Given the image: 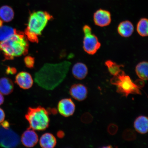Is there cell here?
<instances>
[{
  "label": "cell",
  "mask_w": 148,
  "mask_h": 148,
  "mask_svg": "<svg viewBox=\"0 0 148 148\" xmlns=\"http://www.w3.org/2000/svg\"><path fill=\"white\" fill-rule=\"evenodd\" d=\"M136 30L139 34L142 37H146L148 34V21L147 18H142L138 22Z\"/></svg>",
  "instance_id": "obj_20"
},
{
  "label": "cell",
  "mask_w": 148,
  "mask_h": 148,
  "mask_svg": "<svg viewBox=\"0 0 148 148\" xmlns=\"http://www.w3.org/2000/svg\"><path fill=\"white\" fill-rule=\"evenodd\" d=\"M3 21L1 19H0V27L2 26L3 25Z\"/></svg>",
  "instance_id": "obj_35"
},
{
  "label": "cell",
  "mask_w": 148,
  "mask_h": 148,
  "mask_svg": "<svg viewBox=\"0 0 148 148\" xmlns=\"http://www.w3.org/2000/svg\"><path fill=\"white\" fill-rule=\"evenodd\" d=\"M5 117V114L4 111L0 108V123L4 121Z\"/></svg>",
  "instance_id": "obj_29"
},
{
  "label": "cell",
  "mask_w": 148,
  "mask_h": 148,
  "mask_svg": "<svg viewBox=\"0 0 148 148\" xmlns=\"http://www.w3.org/2000/svg\"><path fill=\"white\" fill-rule=\"evenodd\" d=\"M137 86L140 88H143L144 86V83L143 80L140 79L137 80L136 82H134Z\"/></svg>",
  "instance_id": "obj_30"
},
{
  "label": "cell",
  "mask_w": 148,
  "mask_h": 148,
  "mask_svg": "<svg viewBox=\"0 0 148 148\" xmlns=\"http://www.w3.org/2000/svg\"><path fill=\"white\" fill-rule=\"evenodd\" d=\"M93 19L96 25L102 27L107 26L112 21L110 12L102 9H99L94 13Z\"/></svg>",
  "instance_id": "obj_9"
},
{
  "label": "cell",
  "mask_w": 148,
  "mask_h": 148,
  "mask_svg": "<svg viewBox=\"0 0 148 148\" xmlns=\"http://www.w3.org/2000/svg\"><path fill=\"white\" fill-rule=\"evenodd\" d=\"M25 34L27 39L31 42L38 43L39 42L38 36L31 31H29L27 28L25 29Z\"/></svg>",
  "instance_id": "obj_24"
},
{
  "label": "cell",
  "mask_w": 148,
  "mask_h": 148,
  "mask_svg": "<svg viewBox=\"0 0 148 148\" xmlns=\"http://www.w3.org/2000/svg\"><path fill=\"white\" fill-rule=\"evenodd\" d=\"M117 30L120 36L124 38H128L134 33V27L131 22L126 20L120 23Z\"/></svg>",
  "instance_id": "obj_13"
},
{
  "label": "cell",
  "mask_w": 148,
  "mask_h": 148,
  "mask_svg": "<svg viewBox=\"0 0 148 148\" xmlns=\"http://www.w3.org/2000/svg\"><path fill=\"white\" fill-rule=\"evenodd\" d=\"M118 130V126L114 123H111L108 126L107 131L110 135H115L117 132Z\"/></svg>",
  "instance_id": "obj_27"
},
{
  "label": "cell",
  "mask_w": 148,
  "mask_h": 148,
  "mask_svg": "<svg viewBox=\"0 0 148 148\" xmlns=\"http://www.w3.org/2000/svg\"><path fill=\"white\" fill-rule=\"evenodd\" d=\"M14 89V84L12 79L6 77L0 79V92L7 95L12 93Z\"/></svg>",
  "instance_id": "obj_17"
},
{
  "label": "cell",
  "mask_w": 148,
  "mask_h": 148,
  "mask_svg": "<svg viewBox=\"0 0 148 148\" xmlns=\"http://www.w3.org/2000/svg\"><path fill=\"white\" fill-rule=\"evenodd\" d=\"M135 129L141 134H147L148 130V119L147 116H141L135 120L134 123Z\"/></svg>",
  "instance_id": "obj_15"
},
{
  "label": "cell",
  "mask_w": 148,
  "mask_h": 148,
  "mask_svg": "<svg viewBox=\"0 0 148 148\" xmlns=\"http://www.w3.org/2000/svg\"><path fill=\"white\" fill-rule=\"evenodd\" d=\"M24 62L25 66L29 69H32L34 67L35 58L34 57L28 56L24 59Z\"/></svg>",
  "instance_id": "obj_25"
},
{
  "label": "cell",
  "mask_w": 148,
  "mask_h": 148,
  "mask_svg": "<svg viewBox=\"0 0 148 148\" xmlns=\"http://www.w3.org/2000/svg\"><path fill=\"white\" fill-rule=\"evenodd\" d=\"M17 72V70L16 68L8 66L6 70V73L7 75H13L16 74Z\"/></svg>",
  "instance_id": "obj_28"
},
{
  "label": "cell",
  "mask_w": 148,
  "mask_h": 148,
  "mask_svg": "<svg viewBox=\"0 0 148 148\" xmlns=\"http://www.w3.org/2000/svg\"><path fill=\"white\" fill-rule=\"evenodd\" d=\"M53 18V16L46 11L33 12L29 15L27 28L38 36H41L48 22Z\"/></svg>",
  "instance_id": "obj_5"
},
{
  "label": "cell",
  "mask_w": 148,
  "mask_h": 148,
  "mask_svg": "<svg viewBox=\"0 0 148 148\" xmlns=\"http://www.w3.org/2000/svg\"><path fill=\"white\" fill-rule=\"evenodd\" d=\"M29 43L25 35L17 30L14 34L0 42V54L4 60H12L16 57L25 55L28 53Z\"/></svg>",
  "instance_id": "obj_2"
},
{
  "label": "cell",
  "mask_w": 148,
  "mask_h": 148,
  "mask_svg": "<svg viewBox=\"0 0 148 148\" xmlns=\"http://www.w3.org/2000/svg\"><path fill=\"white\" fill-rule=\"evenodd\" d=\"M87 66L82 62H77L74 64L72 68V73L74 77L79 80L84 79L88 74Z\"/></svg>",
  "instance_id": "obj_14"
},
{
  "label": "cell",
  "mask_w": 148,
  "mask_h": 148,
  "mask_svg": "<svg viewBox=\"0 0 148 148\" xmlns=\"http://www.w3.org/2000/svg\"><path fill=\"white\" fill-rule=\"evenodd\" d=\"M20 140L25 147H32L38 143V136L34 130L28 129L22 134Z\"/></svg>",
  "instance_id": "obj_11"
},
{
  "label": "cell",
  "mask_w": 148,
  "mask_h": 148,
  "mask_svg": "<svg viewBox=\"0 0 148 148\" xmlns=\"http://www.w3.org/2000/svg\"><path fill=\"white\" fill-rule=\"evenodd\" d=\"M71 64L68 61L56 64H45L35 73V82L46 90H53L65 78Z\"/></svg>",
  "instance_id": "obj_1"
},
{
  "label": "cell",
  "mask_w": 148,
  "mask_h": 148,
  "mask_svg": "<svg viewBox=\"0 0 148 148\" xmlns=\"http://www.w3.org/2000/svg\"><path fill=\"white\" fill-rule=\"evenodd\" d=\"M4 101V98L2 94L0 92V105L3 104Z\"/></svg>",
  "instance_id": "obj_33"
},
{
  "label": "cell",
  "mask_w": 148,
  "mask_h": 148,
  "mask_svg": "<svg viewBox=\"0 0 148 148\" xmlns=\"http://www.w3.org/2000/svg\"><path fill=\"white\" fill-rule=\"evenodd\" d=\"M57 140L53 134L46 133L42 134L40 139V147L43 148H53L57 144Z\"/></svg>",
  "instance_id": "obj_16"
},
{
  "label": "cell",
  "mask_w": 148,
  "mask_h": 148,
  "mask_svg": "<svg viewBox=\"0 0 148 148\" xmlns=\"http://www.w3.org/2000/svg\"><path fill=\"white\" fill-rule=\"evenodd\" d=\"M75 106L71 99L66 98L61 99L58 104V110L60 113L64 117L71 116L75 112Z\"/></svg>",
  "instance_id": "obj_8"
},
{
  "label": "cell",
  "mask_w": 148,
  "mask_h": 148,
  "mask_svg": "<svg viewBox=\"0 0 148 148\" xmlns=\"http://www.w3.org/2000/svg\"><path fill=\"white\" fill-rule=\"evenodd\" d=\"M123 138L127 141H133L136 139V134L135 131L132 129H127L123 131Z\"/></svg>",
  "instance_id": "obj_23"
},
{
  "label": "cell",
  "mask_w": 148,
  "mask_h": 148,
  "mask_svg": "<svg viewBox=\"0 0 148 148\" xmlns=\"http://www.w3.org/2000/svg\"><path fill=\"white\" fill-rule=\"evenodd\" d=\"M51 110V112L52 113L54 114H56L57 112V111L56 110H55V109H52Z\"/></svg>",
  "instance_id": "obj_34"
},
{
  "label": "cell",
  "mask_w": 148,
  "mask_h": 148,
  "mask_svg": "<svg viewBox=\"0 0 148 148\" xmlns=\"http://www.w3.org/2000/svg\"><path fill=\"white\" fill-rule=\"evenodd\" d=\"M17 30L8 26L3 25L0 27V42L3 41L12 36Z\"/></svg>",
  "instance_id": "obj_21"
},
{
  "label": "cell",
  "mask_w": 148,
  "mask_h": 148,
  "mask_svg": "<svg viewBox=\"0 0 148 148\" xmlns=\"http://www.w3.org/2000/svg\"><path fill=\"white\" fill-rule=\"evenodd\" d=\"M69 93L74 99L79 101H82L87 97L88 90L84 85L81 84H75L71 86Z\"/></svg>",
  "instance_id": "obj_12"
},
{
  "label": "cell",
  "mask_w": 148,
  "mask_h": 148,
  "mask_svg": "<svg viewBox=\"0 0 148 148\" xmlns=\"http://www.w3.org/2000/svg\"><path fill=\"white\" fill-rule=\"evenodd\" d=\"M15 82L20 88L24 90L31 88L33 84L32 76L25 71H21L17 74L15 77Z\"/></svg>",
  "instance_id": "obj_10"
},
{
  "label": "cell",
  "mask_w": 148,
  "mask_h": 148,
  "mask_svg": "<svg viewBox=\"0 0 148 148\" xmlns=\"http://www.w3.org/2000/svg\"><path fill=\"white\" fill-rule=\"evenodd\" d=\"M57 136L59 138H63L65 136L64 133V131H59L57 133Z\"/></svg>",
  "instance_id": "obj_31"
},
{
  "label": "cell",
  "mask_w": 148,
  "mask_h": 148,
  "mask_svg": "<svg viewBox=\"0 0 148 148\" xmlns=\"http://www.w3.org/2000/svg\"><path fill=\"white\" fill-rule=\"evenodd\" d=\"M81 120L83 123L89 124L92 123L93 120V117L90 113L87 112L84 113L81 116Z\"/></svg>",
  "instance_id": "obj_26"
},
{
  "label": "cell",
  "mask_w": 148,
  "mask_h": 148,
  "mask_svg": "<svg viewBox=\"0 0 148 148\" xmlns=\"http://www.w3.org/2000/svg\"><path fill=\"white\" fill-rule=\"evenodd\" d=\"M25 118L29 123V129L43 131L49 127L50 119L49 112L41 106L29 107Z\"/></svg>",
  "instance_id": "obj_3"
},
{
  "label": "cell",
  "mask_w": 148,
  "mask_h": 148,
  "mask_svg": "<svg viewBox=\"0 0 148 148\" xmlns=\"http://www.w3.org/2000/svg\"><path fill=\"white\" fill-rule=\"evenodd\" d=\"M18 135L12 129L5 128L0 125V146L6 148H14L20 144Z\"/></svg>",
  "instance_id": "obj_6"
},
{
  "label": "cell",
  "mask_w": 148,
  "mask_h": 148,
  "mask_svg": "<svg viewBox=\"0 0 148 148\" xmlns=\"http://www.w3.org/2000/svg\"><path fill=\"white\" fill-rule=\"evenodd\" d=\"M148 62L143 61L138 63L136 67L137 75L143 80L148 79Z\"/></svg>",
  "instance_id": "obj_19"
},
{
  "label": "cell",
  "mask_w": 148,
  "mask_h": 148,
  "mask_svg": "<svg viewBox=\"0 0 148 148\" xmlns=\"http://www.w3.org/2000/svg\"><path fill=\"white\" fill-rule=\"evenodd\" d=\"M1 125L5 128H8L9 127V123L7 121H3L1 123Z\"/></svg>",
  "instance_id": "obj_32"
},
{
  "label": "cell",
  "mask_w": 148,
  "mask_h": 148,
  "mask_svg": "<svg viewBox=\"0 0 148 148\" xmlns=\"http://www.w3.org/2000/svg\"><path fill=\"white\" fill-rule=\"evenodd\" d=\"M83 40V49L86 52L93 55L97 52L101 46L97 37L92 32L84 34Z\"/></svg>",
  "instance_id": "obj_7"
},
{
  "label": "cell",
  "mask_w": 148,
  "mask_h": 148,
  "mask_svg": "<svg viewBox=\"0 0 148 148\" xmlns=\"http://www.w3.org/2000/svg\"><path fill=\"white\" fill-rule=\"evenodd\" d=\"M14 15L13 9L10 6L5 5L0 8V19L3 22L9 23L12 21Z\"/></svg>",
  "instance_id": "obj_18"
},
{
  "label": "cell",
  "mask_w": 148,
  "mask_h": 148,
  "mask_svg": "<svg viewBox=\"0 0 148 148\" xmlns=\"http://www.w3.org/2000/svg\"><path fill=\"white\" fill-rule=\"evenodd\" d=\"M105 64L108 68L111 75L113 76L118 75L123 70L121 69V67H123V65L118 64L112 61L107 60L105 62Z\"/></svg>",
  "instance_id": "obj_22"
},
{
  "label": "cell",
  "mask_w": 148,
  "mask_h": 148,
  "mask_svg": "<svg viewBox=\"0 0 148 148\" xmlns=\"http://www.w3.org/2000/svg\"><path fill=\"white\" fill-rule=\"evenodd\" d=\"M110 82L117 87L116 91L125 97L130 94H141L140 88L133 82L128 75L122 70L118 75L114 76L111 79Z\"/></svg>",
  "instance_id": "obj_4"
}]
</instances>
